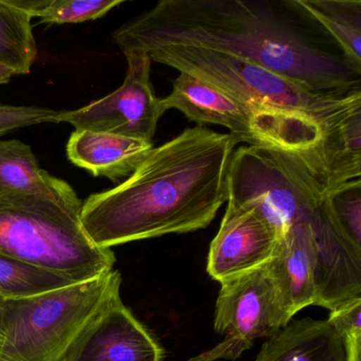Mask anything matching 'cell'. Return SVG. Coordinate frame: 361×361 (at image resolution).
Here are the masks:
<instances>
[{"mask_svg": "<svg viewBox=\"0 0 361 361\" xmlns=\"http://www.w3.org/2000/svg\"><path fill=\"white\" fill-rule=\"evenodd\" d=\"M113 39L123 54L190 46L250 61L318 94L361 92V71L268 3L164 0L120 27Z\"/></svg>", "mask_w": 361, "mask_h": 361, "instance_id": "6da1fadb", "label": "cell"}, {"mask_svg": "<svg viewBox=\"0 0 361 361\" xmlns=\"http://www.w3.org/2000/svg\"><path fill=\"white\" fill-rule=\"evenodd\" d=\"M238 139L204 126L154 147L113 189L82 204L81 221L102 248L208 227L227 202L228 170Z\"/></svg>", "mask_w": 361, "mask_h": 361, "instance_id": "7a4b0ae2", "label": "cell"}, {"mask_svg": "<svg viewBox=\"0 0 361 361\" xmlns=\"http://www.w3.org/2000/svg\"><path fill=\"white\" fill-rule=\"evenodd\" d=\"M145 54L152 62L204 80L246 105L259 122V147L301 161L322 154L325 138L361 111V92L318 94L231 54L174 45Z\"/></svg>", "mask_w": 361, "mask_h": 361, "instance_id": "3957f363", "label": "cell"}, {"mask_svg": "<svg viewBox=\"0 0 361 361\" xmlns=\"http://www.w3.org/2000/svg\"><path fill=\"white\" fill-rule=\"evenodd\" d=\"M121 274L27 299H5L0 361H73L109 308L120 299Z\"/></svg>", "mask_w": 361, "mask_h": 361, "instance_id": "277c9868", "label": "cell"}, {"mask_svg": "<svg viewBox=\"0 0 361 361\" xmlns=\"http://www.w3.org/2000/svg\"><path fill=\"white\" fill-rule=\"evenodd\" d=\"M81 210L31 194L0 197V253L75 283L111 271L115 253L90 240Z\"/></svg>", "mask_w": 361, "mask_h": 361, "instance_id": "5b68a950", "label": "cell"}, {"mask_svg": "<svg viewBox=\"0 0 361 361\" xmlns=\"http://www.w3.org/2000/svg\"><path fill=\"white\" fill-rule=\"evenodd\" d=\"M227 193V208L255 211L282 236L298 221L310 219L324 197L295 160L259 145L234 149Z\"/></svg>", "mask_w": 361, "mask_h": 361, "instance_id": "8992f818", "label": "cell"}, {"mask_svg": "<svg viewBox=\"0 0 361 361\" xmlns=\"http://www.w3.org/2000/svg\"><path fill=\"white\" fill-rule=\"evenodd\" d=\"M221 284L214 329L224 339L188 361L236 360L255 340L271 337L291 320L268 262Z\"/></svg>", "mask_w": 361, "mask_h": 361, "instance_id": "52a82bcc", "label": "cell"}, {"mask_svg": "<svg viewBox=\"0 0 361 361\" xmlns=\"http://www.w3.org/2000/svg\"><path fill=\"white\" fill-rule=\"evenodd\" d=\"M128 73L122 85L109 96L77 111H59L54 123L66 122L75 130L109 133L153 142L166 111L151 82L149 56L126 54Z\"/></svg>", "mask_w": 361, "mask_h": 361, "instance_id": "ba28073f", "label": "cell"}, {"mask_svg": "<svg viewBox=\"0 0 361 361\" xmlns=\"http://www.w3.org/2000/svg\"><path fill=\"white\" fill-rule=\"evenodd\" d=\"M308 221L314 240V305L336 312L361 299V248L335 225L322 202Z\"/></svg>", "mask_w": 361, "mask_h": 361, "instance_id": "9c48e42d", "label": "cell"}, {"mask_svg": "<svg viewBox=\"0 0 361 361\" xmlns=\"http://www.w3.org/2000/svg\"><path fill=\"white\" fill-rule=\"evenodd\" d=\"M282 235L253 210L227 208L209 250L207 271L219 283L265 265Z\"/></svg>", "mask_w": 361, "mask_h": 361, "instance_id": "30bf717a", "label": "cell"}, {"mask_svg": "<svg viewBox=\"0 0 361 361\" xmlns=\"http://www.w3.org/2000/svg\"><path fill=\"white\" fill-rule=\"evenodd\" d=\"M164 111L183 113L197 126L216 124L230 130L238 142L259 145L257 116L246 105L212 84L189 73H179L173 81L172 92L161 99Z\"/></svg>", "mask_w": 361, "mask_h": 361, "instance_id": "8fae6325", "label": "cell"}, {"mask_svg": "<svg viewBox=\"0 0 361 361\" xmlns=\"http://www.w3.org/2000/svg\"><path fill=\"white\" fill-rule=\"evenodd\" d=\"M164 350L121 298L99 321L73 361H164Z\"/></svg>", "mask_w": 361, "mask_h": 361, "instance_id": "7c38bea8", "label": "cell"}, {"mask_svg": "<svg viewBox=\"0 0 361 361\" xmlns=\"http://www.w3.org/2000/svg\"><path fill=\"white\" fill-rule=\"evenodd\" d=\"M268 266L291 318L316 304L314 283V240L308 219L288 228Z\"/></svg>", "mask_w": 361, "mask_h": 361, "instance_id": "4fadbf2b", "label": "cell"}, {"mask_svg": "<svg viewBox=\"0 0 361 361\" xmlns=\"http://www.w3.org/2000/svg\"><path fill=\"white\" fill-rule=\"evenodd\" d=\"M154 149L153 142L109 133L75 130L67 143L69 160L94 176L118 183L128 177Z\"/></svg>", "mask_w": 361, "mask_h": 361, "instance_id": "5bb4252c", "label": "cell"}, {"mask_svg": "<svg viewBox=\"0 0 361 361\" xmlns=\"http://www.w3.org/2000/svg\"><path fill=\"white\" fill-rule=\"evenodd\" d=\"M255 361H348L345 339L329 320H290L268 338Z\"/></svg>", "mask_w": 361, "mask_h": 361, "instance_id": "9a60e30c", "label": "cell"}, {"mask_svg": "<svg viewBox=\"0 0 361 361\" xmlns=\"http://www.w3.org/2000/svg\"><path fill=\"white\" fill-rule=\"evenodd\" d=\"M31 194L82 208L75 190L62 179L39 168L32 149L16 140H0V197Z\"/></svg>", "mask_w": 361, "mask_h": 361, "instance_id": "2e32d148", "label": "cell"}, {"mask_svg": "<svg viewBox=\"0 0 361 361\" xmlns=\"http://www.w3.org/2000/svg\"><path fill=\"white\" fill-rule=\"evenodd\" d=\"M324 29L346 61L361 71V0H290Z\"/></svg>", "mask_w": 361, "mask_h": 361, "instance_id": "e0dca14e", "label": "cell"}, {"mask_svg": "<svg viewBox=\"0 0 361 361\" xmlns=\"http://www.w3.org/2000/svg\"><path fill=\"white\" fill-rule=\"evenodd\" d=\"M37 56L30 16L8 0H0V63L16 75H28Z\"/></svg>", "mask_w": 361, "mask_h": 361, "instance_id": "ac0fdd59", "label": "cell"}, {"mask_svg": "<svg viewBox=\"0 0 361 361\" xmlns=\"http://www.w3.org/2000/svg\"><path fill=\"white\" fill-rule=\"evenodd\" d=\"M75 284V281L0 253V297L27 299Z\"/></svg>", "mask_w": 361, "mask_h": 361, "instance_id": "d6986e66", "label": "cell"}, {"mask_svg": "<svg viewBox=\"0 0 361 361\" xmlns=\"http://www.w3.org/2000/svg\"><path fill=\"white\" fill-rule=\"evenodd\" d=\"M322 204L335 225L361 248V179H354L329 191Z\"/></svg>", "mask_w": 361, "mask_h": 361, "instance_id": "ffe728a7", "label": "cell"}, {"mask_svg": "<svg viewBox=\"0 0 361 361\" xmlns=\"http://www.w3.org/2000/svg\"><path fill=\"white\" fill-rule=\"evenodd\" d=\"M126 0H45L35 18L39 24H78L98 20Z\"/></svg>", "mask_w": 361, "mask_h": 361, "instance_id": "44dd1931", "label": "cell"}, {"mask_svg": "<svg viewBox=\"0 0 361 361\" xmlns=\"http://www.w3.org/2000/svg\"><path fill=\"white\" fill-rule=\"evenodd\" d=\"M58 114L45 107L0 104V137L18 128L47 122L54 123Z\"/></svg>", "mask_w": 361, "mask_h": 361, "instance_id": "7402d4cb", "label": "cell"}, {"mask_svg": "<svg viewBox=\"0 0 361 361\" xmlns=\"http://www.w3.org/2000/svg\"><path fill=\"white\" fill-rule=\"evenodd\" d=\"M344 338L361 334V299L331 312L327 319Z\"/></svg>", "mask_w": 361, "mask_h": 361, "instance_id": "603a6c76", "label": "cell"}, {"mask_svg": "<svg viewBox=\"0 0 361 361\" xmlns=\"http://www.w3.org/2000/svg\"><path fill=\"white\" fill-rule=\"evenodd\" d=\"M344 339L348 352V361H361V334Z\"/></svg>", "mask_w": 361, "mask_h": 361, "instance_id": "cb8c5ba5", "label": "cell"}, {"mask_svg": "<svg viewBox=\"0 0 361 361\" xmlns=\"http://www.w3.org/2000/svg\"><path fill=\"white\" fill-rule=\"evenodd\" d=\"M14 75H16V73H14L13 69L0 63V85L7 84Z\"/></svg>", "mask_w": 361, "mask_h": 361, "instance_id": "d4e9b609", "label": "cell"}, {"mask_svg": "<svg viewBox=\"0 0 361 361\" xmlns=\"http://www.w3.org/2000/svg\"><path fill=\"white\" fill-rule=\"evenodd\" d=\"M4 314H5V299L0 297V350L3 345L4 335H5V324H4Z\"/></svg>", "mask_w": 361, "mask_h": 361, "instance_id": "484cf974", "label": "cell"}]
</instances>
